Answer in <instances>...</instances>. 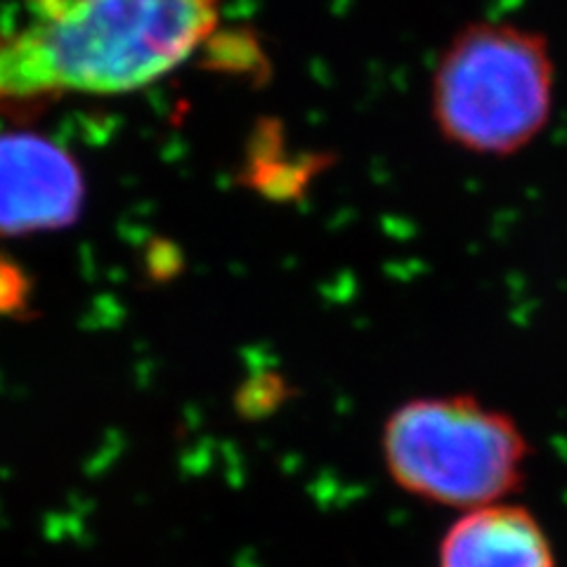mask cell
Returning a JSON list of instances; mask_svg holds the SVG:
<instances>
[{
	"label": "cell",
	"instance_id": "6da1fadb",
	"mask_svg": "<svg viewBox=\"0 0 567 567\" xmlns=\"http://www.w3.org/2000/svg\"><path fill=\"white\" fill-rule=\"evenodd\" d=\"M223 0H29L6 31L29 114L66 93L123 95L164 79L216 31Z\"/></svg>",
	"mask_w": 567,
	"mask_h": 567
},
{
	"label": "cell",
	"instance_id": "7a4b0ae2",
	"mask_svg": "<svg viewBox=\"0 0 567 567\" xmlns=\"http://www.w3.org/2000/svg\"><path fill=\"white\" fill-rule=\"evenodd\" d=\"M556 76L544 33L508 22H473L442 50L433 71L435 126L464 152L516 156L551 123Z\"/></svg>",
	"mask_w": 567,
	"mask_h": 567
},
{
	"label": "cell",
	"instance_id": "3957f363",
	"mask_svg": "<svg viewBox=\"0 0 567 567\" xmlns=\"http://www.w3.org/2000/svg\"><path fill=\"white\" fill-rule=\"evenodd\" d=\"M383 461L395 485L431 504L473 511L520 489L527 440L473 395L419 398L390 414Z\"/></svg>",
	"mask_w": 567,
	"mask_h": 567
},
{
	"label": "cell",
	"instance_id": "277c9868",
	"mask_svg": "<svg viewBox=\"0 0 567 567\" xmlns=\"http://www.w3.org/2000/svg\"><path fill=\"white\" fill-rule=\"evenodd\" d=\"M85 177L55 140L29 131L0 133V237L71 227L83 213Z\"/></svg>",
	"mask_w": 567,
	"mask_h": 567
},
{
	"label": "cell",
	"instance_id": "5b68a950",
	"mask_svg": "<svg viewBox=\"0 0 567 567\" xmlns=\"http://www.w3.org/2000/svg\"><path fill=\"white\" fill-rule=\"evenodd\" d=\"M440 567H556L542 523L499 502L466 511L440 544Z\"/></svg>",
	"mask_w": 567,
	"mask_h": 567
},
{
	"label": "cell",
	"instance_id": "8992f818",
	"mask_svg": "<svg viewBox=\"0 0 567 567\" xmlns=\"http://www.w3.org/2000/svg\"><path fill=\"white\" fill-rule=\"evenodd\" d=\"M29 293L31 281L24 270L8 256H0V315H22L29 306Z\"/></svg>",
	"mask_w": 567,
	"mask_h": 567
}]
</instances>
